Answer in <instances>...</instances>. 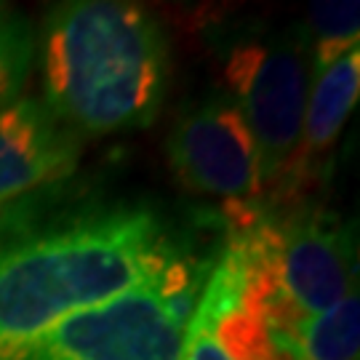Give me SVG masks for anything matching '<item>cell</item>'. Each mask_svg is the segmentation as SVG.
I'll use <instances>...</instances> for the list:
<instances>
[{
	"label": "cell",
	"instance_id": "cell-4",
	"mask_svg": "<svg viewBox=\"0 0 360 360\" xmlns=\"http://www.w3.org/2000/svg\"><path fill=\"white\" fill-rule=\"evenodd\" d=\"M168 163L184 190L224 203H264L254 136L227 96L184 107L168 134Z\"/></svg>",
	"mask_w": 360,
	"mask_h": 360
},
{
	"label": "cell",
	"instance_id": "cell-10",
	"mask_svg": "<svg viewBox=\"0 0 360 360\" xmlns=\"http://www.w3.org/2000/svg\"><path fill=\"white\" fill-rule=\"evenodd\" d=\"M179 360H232L227 349L217 342L214 331L208 328L200 318H190L187 328H184V339H181Z\"/></svg>",
	"mask_w": 360,
	"mask_h": 360
},
{
	"label": "cell",
	"instance_id": "cell-1",
	"mask_svg": "<svg viewBox=\"0 0 360 360\" xmlns=\"http://www.w3.org/2000/svg\"><path fill=\"white\" fill-rule=\"evenodd\" d=\"M181 251L150 208H89L46 224L27 200L0 208V360H19L80 309L158 281Z\"/></svg>",
	"mask_w": 360,
	"mask_h": 360
},
{
	"label": "cell",
	"instance_id": "cell-9",
	"mask_svg": "<svg viewBox=\"0 0 360 360\" xmlns=\"http://www.w3.org/2000/svg\"><path fill=\"white\" fill-rule=\"evenodd\" d=\"M35 59V35L25 16L0 6V107H8L22 94Z\"/></svg>",
	"mask_w": 360,
	"mask_h": 360
},
{
	"label": "cell",
	"instance_id": "cell-5",
	"mask_svg": "<svg viewBox=\"0 0 360 360\" xmlns=\"http://www.w3.org/2000/svg\"><path fill=\"white\" fill-rule=\"evenodd\" d=\"M267 211L281 285L304 318L321 315L355 291L358 270L349 224L309 200Z\"/></svg>",
	"mask_w": 360,
	"mask_h": 360
},
{
	"label": "cell",
	"instance_id": "cell-3",
	"mask_svg": "<svg viewBox=\"0 0 360 360\" xmlns=\"http://www.w3.org/2000/svg\"><path fill=\"white\" fill-rule=\"evenodd\" d=\"M224 83L254 136L264 198L291 174L307 107L309 46L304 32H281L235 43L224 59Z\"/></svg>",
	"mask_w": 360,
	"mask_h": 360
},
{
	"label": "cell",
	"instance_id": "cell-2",
	"mask_svg": "<svg viewBox=\"0 0 360 360\" xmlns=\"http://www.w3.org/2000/svg\"><path fill=\"white\" fill-rule=\"evenodd\" d=\"M168 86V40L144 6L72 0L43 27L46 107L83 134L144 129Z\"/></svg>",
	"mask_w": 360,
	"mask_h": 360
},
{
	"label": "cell",
	"instance_id": "cell-8",
	"mask_svg": "<svg viewBox=\"0 0 360 360\" xmlns=\"http://www.w3.org/2000/svg\"><path fill=\"white\" fill-rule=\"evenodd\" d=\"M360 6L355 0L312 3L307 13V46L312 53V72L323 70L339 56L358 49Z\"/></svg>",
	"mask_w": 360,
	"mask_h": 360
},
{
	"label": "cell",
	"instance_id": "cell-6",
	"mask_svg": "<svg viewBox=\"0 0 360 360\" xmlns=\"http://www.w3.org/2000/svg\"><path fill=\"white\" fill-rule=\"evenodd\" d=\"M77 158V131L53 117L46 104L22 99L0 107V208L70 176Z\"/></svg>",
	"mask_w": 360,
	"mask_h": 360
},
{
	"label": "cell",
	"instance_id": "cell-7",
	"mask_svg": "<svg viewBox=\"0 0 360 360\" xmlns=\"http://www.w3.org/2000/svg\"><path fill=\"white\" fill-rule=\"evenodd\" d=\"M358 288L321 315H309L285 339L291 360H358L360 358Z\"/></svg>",
	"mask_w": 360,
	"mask_h": 360
}]
</instances>
